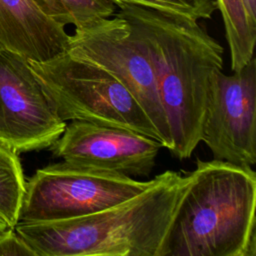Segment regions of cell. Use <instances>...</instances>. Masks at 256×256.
<instances>
[{
	"instance_id": "cell-1",
	"label": "cell",
	"mask_w": 256,
	"mask_h": 256,
	"mask_svg": "<svg viewBox=\"0 0 256 256\" xmlns=\"http://www.w3.org/2000/svg\"><path fill=\"white\" fill-rule=\"evenodd\" d=\"M152 65L172 141L170 152L189 158L201 141L210 78L222 70L223 48L184 15L136 4H117Z\"/></svg>"
},
{
	"instance_id": "cell-2",
	"label": "cell",
	"mask_w": 256,
	"mask_h": 256,
	"mask_svg": "<svg viewBox=\"0 0 256 256\" xmlns=\"http://www.w3.org/2000/svg\"><path fill=\"white\" fill-rule=\"evenodd\" d=\"M255 207L250 166L197 159L157 256H255Z\"/></svg>"
},
{
	"instance_id": "cell-3",
	"label": "cell",
	"mask_w": 256,
	"mask_h": 256,
	"mask_svg": "<svg viewBox=\"0 0 256 256\" xmlns=\"http://www.w3.org/2000/svg\"><path fill=\"white\" fill-rule=\"evenodd\" d=\"M186 180L187 174L167 170L139 194L104 210L13 228L35 256H157Z\"/></svg>"
},
{
	"instance_id": "cell-4",
	"label": "cell",
	"mask_w": 256,
	"mask_h": 256,
	"mask_svg": "<svg viewBox=\"0 0 256 256\" xmlns=\"http://www.w3.org/2000/svg\"><path fill=\"white\" fill-rule=\"evenodd\" d=\"M29 63L60 120L130 129L160 142L139 102L103 68L67 51L44 62Z\"/></svg>"
},
{
	"instance_id": "cell-5",
	"label": "cell",
	"mask_w": 256,
	"mask_h": 256,
	"mask_svg": "<svg viewBox=\"0 0 256 256\" xmlns=\"http://www.w3.org/2000/svg\"><path fill=\"white\" fill-rule=\"evenodd\" d=\"M151 183L66 161L36 170L25 182L18 222L73 219L96 213L145 190ZM17 222V223H18Z\"/></svg>"
},
{
	"instance_id": "cell-6",
	"label": "cell",
	"mask_w": 256,
	"mask_h": 256,
	"mask_svg": "<svg viewBox=\"0 0 256 256\" xmlns=\"http://www.w3.org/2000/svg\"><path fill=\"white\" fill-rule=\"evenodd\" d=\"M111 17L75 29L67 52L112 74L139 102L169 151L172 141L152 65L129 22L118 12Z\"/></svg>"
},
{
	"instance_id": "cell-7",
	"label": "cell",
	"mask_w": 256,
	"mask_h": 256,
	"mask_svg": "<svg viewBox=\"0 0 256 256\" xmlns=\"http://www.w3.org/2000/svg\"><path fill=\"white\" fill-rule=\"evenodd\" d=\"M201 141L215 160L256 164V60L232 75L215 71L209 83Z\"/></svg>"
},
{
	"instance_id": "cell-8",
	"label": "cell",
	"mask_w": 256,
	"mask_h": 256,
	"mask_svg": "<svg viewBox=\"0 0 256 256\" xmlns=\"http://www.w3.org/2000/svg\"><path fill=\"white\" fill-rule=\"evenodd\" d=\"M59 119L23 56L0 51V142L16 153L49 148L63 133Z\"/></svg>"
},
{
	"instance_id": "cell-9",
	"label": "cell",
	"mask_w": 256,
	"mask_h": 256,
	"mask_svg": "<svg viewBox=\"0 0 256 256\" xmlns=\"http://www.w3.org/2000/svg\"><path fill=\"white\" fill-rule=\"evenodd\" d=\"M162 147L158 140L130 129L72 120L49 149L73 165L146 177Z\"/></svg>"
},
{
	"instance_id": "cell-10",
	"label": "cell",
	"mask_w": 256,
	"mask_h": 256,
	"mask_svg": "<svg viewBox=\"0 0 256 256\" xmlns=\"http://www.w3.org/2000/svg\"><path fill=\"white\" fill-rule=\"evenodd\" d=\"M65 26L48 17L34 0H0V51L44 62L68 49Z\"/></svg>"
},
{
	"instance_id": "cell-11",
	"label": "cell",
	"mask_w": 256,
	"mask_h": 256,
	"mask_svg": "<svg viewBox=\"0 0 256 256\" xmlns=\"http://www.w3.org/2000/svg\"><path fill=\"white\" fill-rule=\"evenodd\" d=\"M230 49L231 70L244 67L253 57L256 42V20L248 14L242 0H216Z\"/></svg>"
},
{
	"instance_id": "cell-12",
	"label": "cell",
	"mask_w": 256,
	"mask_h": 256,
	"mask_svg": "<svg viewBox=\"0 0 256 256\" xmlns=\"http://www.w3.org/2000/svg\"><path fill=\"white\" fill-rule=\"evenodd\" d=\"M52 20L75 29L86 27L101 19L111 17L117 10L112 0H34Z\"/></svg>"
},
{
	"instance_id": "cell-13",
	"label": "cell",
	"mask_w": 256,
	"mask_h": 256,
	"mask_svg": "<svg viewBox=\"0 0 256 256\" xmlns=\"http://www.w3.org/2000/svg\"><path fill=\"white\" fill-rule=\"evenodd\" d=\"M25 182L18 153L0 146V216L12 228L18 222Z\"/></svg>"
},
{
	"instance_id": "cell-14",
	"label": "cell",
	"mask_w": 256,
	"mask_h": 256,
	"mask_svg": "<svg viewBox=\"0 0 256 256\" xmlns=\"http://www.w3.org/2000/svg\"><path fill=\"white\" fill-rule=\"evenodd\" d=\"M116 5L136 4L187 16L194 20L210 19L218 10L216 0H112Z\"/></svg>"
},
{
	"instance_id": "cell-15",
	"label": "cell",
	"mask_w": 256,
	"mask_h": 256,
	"mask_svg": "<svg viewBox=\"0 0 256 256\" xmlns=\"http://www.w3.org/2000/svg\"><path fill=\"white\" fill-rule=\"evenodd\" d=\"M0 256H35V254L14 228H9L0 232Z\"/></svg>"
},
{
	"instance_id": "cell-16",
	"label": "cell",
	"mask_w": 256,
	"mask_h": 256,
	"mask_svg": "<svg viewBox=\"0 0 256 256\" xmlns=\"http://www.w3.org/2000/svg\"><path fill=\"white\" fill-rule=\"evenodd\" d=\"M251 18L256 20V0H242Z\"/></svg>"
},
{
	"instance_id": "cell-17",
	"label": "cell",
	"mask_w": 256,
	"mask_h": 256,
	"mask_svg": "<svg viewBox=\"0 0 256 256\" xmlns=\"http://www.w3.org/2000/svg\"><path fill=\"white\" fill-rule=\"evenodd\" d=\"M9 228H12V227H10V226L7 224V222L0 216V231L7 230V229H9Z\"/></svg>"
},
{
	"instance_id": "cell-18",
	"label": "cell",
	"mask_w": 256,
	"mask_h": 256,
	"mask_svg": "<svg viewBox=\"0 0 256 256\" xmlns=\"http://www.w3.org/2000/svg\"><path fill=\"white\" fill-rule=\"evenodd\" d=\"M0 146H5V145H3V144L0 142ZM5 147H6V146H5Z\"/></svg>"
},
{
	"instance_id": "cell-19",
	"label": "cell",
	"mask_w": 256,
	"mask_h": 256,
	"mask_svg": "<svg viewBox=\"0 0 256 256\" xmlns=\"http://www.w3.org/2000/svg\"><path fill=\"white\" fill-rule=\"evenodd\" d=\"M0 232H2V231H0Z\"/></svg>"
}]
</instances>
